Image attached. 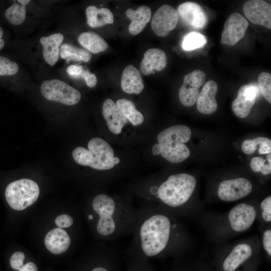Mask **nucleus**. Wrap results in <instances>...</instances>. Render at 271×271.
Listing matches in <instances>:
<instances>
[{
  "instance_id": "obj_1",
  "label": "nucleus",
  "mask_w": 271,
  "mask_h": 271,
  "mask_svg": "<svg viewBox=\"0 0 271 271\" xmlns=\"http://www.w3.org/2000/svg\"><path fill=\"white\" fill-rule=\"evenodd\" d=\"M138 210L127 252L145 258L179 255L193 248V237L178 218L150 202Z\"/></svg>"
},
{
  "instance_id": "obj_2",
  "label": "nucleus",
  "mask_w": 271,
  "mask_h": 271,
  "mask_svg": "<svg viewBox=\"0 0 271 271\" xmlns=\"http://www.w3.org/2000/svg\"><path fill=\"white\" fill-rule=\"evenodd\" d=\"M87 219L93 222L94 232L101 241L112 242L132 234L138 218V209L129 199L101 193L91 203Z\"/></svg>"
},
{
  "instance_id": "obj_3",
  "label": "nucleus",
  "mask_w": 271,
  "mask_h": 271,
  "mask_svg": "<svg viewBox=\"0 0 271 271\" xmlns=\"http://www.w3.org/2000/svg\"><path fill=\"white\" fill-rule=\"evenodd\" d=\"M197 179L191 174L170 175L159 185H152L144 195L177 218H196L204 211V205L194 197Z\"/></svg>"
},
{
  "instance_id": "obj_4",
  "label": "nucleus",
  "mask_w": 271,
  "mask_h": 271,
  "mask_svg": "<svg viewBox=\"0 0 271 271\" xmlns=\"http://www.w3.org/2000/svg\"><path fill=\"white\" fill-rule=\"evenodd\" d=\"M258 202L239 203L224 213L203 211L196 218L207 239L218 244L241 234L253 225Z\"/></svg>"
},
{
  "instance_id": "obj_5",
  "label": "nucleus",
  "mask_w": 271,
  "mask_h": 271,
  "mask_svg": "<svg viewBox=\"0 0 271 271\" xmlns=\"http://www.w3.org/2000/svg\"><path fill=\"white\" fill-rule=\"evenodd\" d=\"M216 257L220 260L223 271H235L240 265L257 255L260 251V237L254 234L232 242L216 244Z\"/></svg>"
},
{
  "instance_id": "obj_6",
  "label": "nucleus",
  "mask_w": 271,
  "mask_h": 271,
  "mask_svg": "<svg viewBox=\"0 0 271 271\" xmlns=\"http://www.w3.org/2000/svg\"><path fill=\"white\" fill-rule=\"evenodd\" d=\"M192 131L184 125H176L162 131L158 135L162 156L172 163H181L190 155L184 143L189 141Z\"/></svg>"
},
{
  "instance_id": "obj_7",
  "label": "nucleus",
  "mask_w": 271,
  "mask_h": 271,
  "mask_svg": "<svg viewBox=\"0 0 271 271\" xmlns=\"http://www.w3.org/2000/svg\"><path fill=\"white\" fill-rule=\"evenodd\" d=\"M88 150L79 147L72 152L74 161L78 164L99 171L108 170L115 166L114 151L103 139L94 138L88 143Z\"/></svg>"
},
{
  "instance_id": "obj_8",
  "label": "nucleus",
  "mask_w": 271,
  "mask_h": 271,
  "mask_svg": "<svg viewBox=\"0 0 271 271\" xmlns=\"http://www.w3.org/2000/svg\"><path fill=\"white\" fill-rule=\"evenodd\" d=\"M40 189L36 182L28 179L14 181L8 185L5 197L9 206L21 211L33 204L38 199Z\"/></svg>"
},
{
  "instance_id": "obj_9",
  "label": "nucleus",
  "mask_w": 271,
  "mask_h": 271,
  "mask_svg": "<svg viewBox=\"0 0 271 271\" xmlns=\"http://www.w3.org/2000/svg\"><path fill=\"white\" fill-rule=\"evenodd\" d=\"M40 90L42 95L47 99L66 105L76 104L81 99L78 90L58 79L45 81Z\"/></svg>"
},
{
  "instance_id": "obj_10",
  "label": "nucleus",
  "mask_w": 271,
  "mask_h": 271,
  "mask_svg": "<svg viewBox=\"0 0 271 271\" xmlns=\"http://www.w3.org/2000/svg\"><path fill=\"white\" fill-rule=\"evenodd\" d=\"M253 189L252 183L245 177L224 179L217 185L216 197L221 201L233 202L249 195Z\"/></svg>"
},
{
  "instance_id": "obj_11",
  "label": "nucleus",
  "mask_w": 271,
  "mask_h": 271,
  "mask_svg": "<svg viewBox=\"0 0 271 271\" xmlns=\"http://www.w3.org/2000/svg\"><path fill=\"white\" fill-rule=\"evenodd\" d=\"M206 75L200 70H195L185 76L179 91V99L185 106H191L197 101L200 88L204 84Z\"/></svg>"
},
{
  "instance_id": "obj_12",
  "label": "nucleus",
  "mask_w": 271,
  "mask_h": 271,
  "mask_svg": "<svg viewBox=\"0 0 271 271\" xmlns=\"http://www.w3.org/2000/svg\"><path fill=\"white\" fill-rule=\"evenodd\" d=\"M179 19L177 10L170 5H162L152 19V29L158 36L166 37L176 28Z\"/></svg>"
},
{
  "instance_id": "obj_13",
  "label": "nucleus",
  "mask_w": 271,
  "mask_h": 271,
  "mask_svg": "<svg viewBox=\"0 0 271 271\" xmlns=\"http://www.w3.org/2000/svg\"><path fill=\"white\" fill-rule=\"evenodd\" d=\"M248 26V21L241 14H232L225 22L221 34V44L235 45L244 36Z\"/></svg>"
},
{
  "instance_id": "obj_14",
  "label": "nucleus",
  "mask_w": 271,
  "mask_h": 271,
  "mask_svg": "<svg viewBox=\"0 0 271 271\" xmlns=\"http://www.w3.org/2000/svg\"><path fill=\"white\" fill-rule=\"evenodd\" d=\"M245 16L253 24L271 29V6L264 1L250 0L243 6Z\"/></svg>"
},
{
  "instance_id": "obj_15",
  "label": "nucleus",
  "mask_w": 271,
  "mask_h": 271,
  "mask_svg": "<svg viewBox=\"0 0 271 271\" xmlns=\"http://www.w3.org/2000/svg\"><path fill=\"white\" fill-rule=\"evenodd\" d=\"M181 21L186 25L196 29H202L206 25L207 16L202 7L194 2H185L177 10Z\"/></svg>"
},
{
  "instance_id": "obj_16",
  "label": "nucleus",
  "mask_w": 271,
  "mask_h": 271,
  "mask_svg": "<svg viewBox=\"0 0 271 271\" xmlns=\"http://www.w3.org/2000/svg\"><path fill=\"white\" fill-rule=\"evenodd\" d=\"M258 93L257 86L244 85L238 91L237 97L232 101V109L234 114L245 118L250 113Z\"/></svg>"
},
{
  "instance_id": "obj_17",
  "label": "nucleus",
  "mask_w": 271,
  "mask_h": 271,
  "mask_svg": "<svg viewBox=\"0 0 271 271\" xmlns=\"http://www.w3.org/2000/svg\"><path fill=\"white\" fill-rule=\"evenodd\" d=\"M217 90V84L213 80H209L204 84L196 101L197 108L199 112L210 114L217 110V103L215 96Z\"/></svg>"
},
{
  "instance_id": "obj_18",
  "label": "nucleus",
  "mask_w": 271,
  "mask_h": 271,
  "mask_svg": "<svg viewBox=\"0 0 271 271\" xmlns=\"http://www.w3.org/2000/svg\"><path fill=\"white\" fill-rule=\"evenodd\" d=\"M102 113L109 130L115 134L120 133L122 128L127 122V119L111 99L108 98L103 102Z\"/></svg>"
},
{
  "instance_id": "obj_19",
  "label": "nucleus",
  "mask_w": 271,
  "mask_h": 271,
  "mask_svg": "<svg viewBox=\"0 0 271 271\" xmlns=\"http://www.w3.org/2000/svg\"><path fill=\"white\" fill-rule=\"evenodd\" d=\"M167 62L165 52L160 49H148L144 54L140 64V70L145 75H149L153 71H161L166 66Z\"/></svg>"
},
{
  "instance_id": "obj_20",
  "label": "nucleus",
  "mask_w": 271,
  "mask_h": 271,
  "mask_svg": "<svg viewBox=\"0 0 271 271\" xmlns=\"http://www.w3.org/2000/svg\"><path fill=\"white\" fill-rule=\"evenodd\" d=\"M44 243L46 248L50 252L59 254L69 248L71 241L68 233L58 227L52 229L47 234Z\"/></svg>"
},
{
  "instance_id": "obj_21",
  "label": "nucleus",
  "mask_w": 271,
  "mask_h": 271,
  "mask_svg": "<svg viewBox=\"0 0 271 271\" xmlns=\"http://www.w3.org/2000/svg\"><path fill=\"white\" fill-rule=\"evenodd\" d=\"M122 90L128 94L141 93L144 84L140 71L134 66L129 65L124 68L121 80Z\"/></svg>"
},
{
  "instance_id": "obj_22",
  "label": "nucleus",
  "mask_w": 271,
  "mask_h": 271,
  "mask_svg": "<svg viewBox=\"0 0 271 271\" xmlns=\"http://www.w3.org/2000/svg\"><path fill=\"white\" fill-rule=\"evenodd\" d=\"M151 14V9L146 6H140L136 10L128 9L125 15L131 20L128 28L129 33L133 36L140 34L150 22Z\"/></svg>"
},
{
  "instance_id": "obj_23",
  "label": "nucleus",
  "mask_w": 271,
  "mask_h": 271,
  "mask_svg": "<svg viewBox=\"0 0 271 271\" xmlns=\"http://www.w3.org/2000/svg\"><path fill=\"white\" fill-rule=\"evenodd\" d=\"M63 38V36L61 33H56L40 38V41L43 46V57L49 65L54 66L58 61L59 47Z\"/></svg>"
},
{
  "instance_id": "obj_24",
  "label": "nucleus",
  "mask_w": 271,
  "mask_h": 271,
  "mask_svg": "<svg viewBox=\"0 0 271 271\" xmlns=\"http://www.w3.org/2000/svg\"><path fill=\"white\" fill-rule=\"evenodd\" d=\"M87 23L91 28L102 27L106 24H112L114 17L111 11L105 8L98 9L91 6L86 9Z\"/></svg>"
},
{
  "instance_id": "obj_25",
  "label": "nucleus",
  "mask_w": 271,
  "mask_h": 271,
  "mask_svg": "<svg viewBox=\"0 0 271 271\" xmlns=\"http://www.w3.org/2000/svg\"><path fill=\"white\" fill-rule=\"evenodd\" d=\"M79 44L87 51L94 54L106 51L108 45L99 34L88 31L81 33L78 38Z\"/></svg>"
},
{
  "instance_id": "obj_26",
  "label": "nucleus",
  "mask_w": 271,
  "mask_h": 271,
  "mask_svg": "<svg viewBox=\"0 0 271 271\" xmlns=\"http://www.w3.org/2000/svg\"><path fill=\"white\" fill-rule=\"evenodd\" d=\"M116 105L124 116L133 125L141 124L143 122V115L136 109L134 103L131 100L119 99L116 101Z\"/></svg>"
},
{
  "instance_id": "obj_27",
  "label": "nucleus",
  "mask_w": 271,
  "mask_h": 271,
  "mask_svg": "<svg viewBox=\"0 0 271 271\" xmlns=\"http://www.w3.org/2000/svg\"><path fill=\"white\" fill-rule=\"evenodd\" d=\"M59 52L61 57L67 62H87L91 58V55L88 51L67 43L63 44L60 47Z\"/></svg>"
},
{
  "instance_id": "obj_28",
  "label": "nucleus",
  "mask_w": 271,
  "mask_h": 271,
  "mask_svg": "<svg viewBox=\"0 0 271 271\" xmlns=\"http://www.w3.org/2000/svg\"><path fill=\"white\" fill-rule=\"evenodd\" d=\"M242 152L247 155L252 154L257 150L259 154H269L271 152V141L265 137L244 140L241 145Z\"/></svg>"
},
{
  "instance_id": "obj_29",
  "label": "nucleus",
  "mask_w": 271,
  "mask_h": 271,
  "mask_svg": "<svg viewBox=\"0 0 271 271\" xmlns=\"http://www.w3.org/2000/svg\"><path fill=\"white\" fill-rule=\"evenodd\" d=\"M26 16V6L15 2L7 8L4 12L6 21L13 25H20L25 20Z\"/></svg>"
},
{
  "instance_id": "obj_30",
  "label": "nucleus",
  "mask_w": 271,
  "mask_h": 271,
  "mask_svg": "<svg viewBox=\"0 0 271 271\" xmlns=\"http://www.w3.org/2000/svg\"><path fill=\"white\" fill-rule=\"evenodd\" d=\"M207 41L204 35L198 32H191L184 37L182 47L185 51H192L202 47Z\"/></svg>"
},
{
  "instance_id": "obj_31",
  "label": "nucleus",
  "mask_w": 271,
  "mask_h": 271,
  "mask_svg": "<svg viewBox=\"0 0 271 271\" xmlns=\"http://www.w3.org/2000/svg\"><path fill=\"white\" fill-rule=\"evenodd\" d=\"M260 225L271 223V196H268L258 203L256 218Z\"/></svg>"
},
{
  "instance_id": "obj_32",
  "label": "nucleus",
  "mask_w": 271,
  "mask_h": 271,
  "mask_svg": "<svg viewBox=\"0 0 271 271\" xmlns=\"http://www.w3.org/2000/svg\"><path fill=\"white\" fill-rule=\"evenodd\" d=\"M258 85L261 93L266 100L271 103V74L267 72H263L258 76Z\"/></svg>"
},
{
  "instance_id": "obj_33",
  "label": "nucleus",
  "mask_w": 271,
  "mask_h": 271,
  "mask_svg": "<svg viewBox=\"0 0 271 271\" xmlns=\"http://www.w3.org/2000/svg\"><path fill=\"white\" fill-rule=\"evenodd\" d=\"M261 248L269 257L271 256V223L260 225Z\"/></svg>"
},
{
  "instance_id": "obj_34",
  "label": "nucleus",
  "mask_w": 271,
  "mask_h": 271,
  "mask_svg": "<svg viewBox=\"0 0 271 271\" xmlns=\"http://www.w3.org/2000/svg\"><path fill=\"white\" fill-rule=\"evenodd\" d=\"M25 254L22 251L14 253L10 257V264L11 267L15 270H19L23 265Z\"/></svg>"
},
{
  "instance_id": "obj_35",
  "label": "nucleus",
  "mask_w": 271,
  "mask_h": 271,
  "mask_svg": "<svg viewBox=\"0 0 271 271\" xmlns=\"http://www.w3.org/2000/svg\"><path fill=\"white\" fill-rule=\"evenodd\" d=\"M55 223L59 228H68L73 224L74 219L70 215L64 214L57 216Z\"/></svg>"
},
{
  "instance_id": "obj_36",
  "label": "nucleus",
  "mask_w": 271,
  "mask_h": 271,
  "mask_svg": "<svg viewBox=\"0 0 271 271\" xmlns=\"http://www.w3.org/2000/svg\"><path fill=\"white\" fill-rule=\"evenodd\" d=\"M266 161L260 157H254L251 159L250 168L255 173H260Z\"/></svg>"
},
{
  "instance_id": "obj_37",
  "label": "nucleus",
  "mask_w": 271,
  "mask_h": 271,
  "mask_svg": "<svg viewBox=\"0 0 271 271\" xmlns=\"http://www.w3.org/2000/svg\"><path fill=\"white\" fill-rule=\"evenodd\" d=\"M80 77L85 79L87 85L89 87H93L97 84V80L96 76L94 74L90 73L88 70L83 69Z\"/></svg>"
},
{
  "instance_id": "obj_38",
  "label": "nucleus",
  "mask_w": 271,
  "mask_h": 271,
  "mask_svg": "<svg viewBox=\"0 0 271 271\" xmlns=\"http://www.w3.org/2000/svg\"><path fill=\"white\" fill-rule=\"evenodd\" d=\"M83 70V67L77 65H70L66 69L67 73L73 78L80 77Z\"/></svg>"
},
{
  "instance_id": "obj_39",
  "label": "nucleus",
  "mask_w": 271,
  "mask_h": 271,
  "mask_svg": "<svg viewBox=\"0 0 271 271\" xmlns=\"http://www.w3.org/2000/svg\"><path fill=\"white\" fill-rule=\"evenodd\" d=\"M266 161L267 163L264 164L263 165L262 170L261 171V174L262 176L268 175L271 173V154L270 153L268 154L266 156Z\"/></svg>"
},
{
  "instance_id": "obj_40",
  "label": "nucleus",
  "mask_w": 271,
  "mask_h": 271,
  "mask_svg": "<svg viewBox=\"0 0 271 271\" xmlns=\"http://www.w3.org/2000/svg\"><path fill=\"white\" fill-rule=\"evenodd\" d=\"M19 271H38V267L35 263L29 262L23 264L18 270Z\"/></svg>"
},
{
  "instance_id": "obj_41",
  "label": "nucleus",
  "mask_w": 271,
  "mask_h": 271,
  "mask_svg": "<svg viewBox=\"0 0 271 271\" xmlns=\"http://www.w3.org/2000/svg\"><path fill=\"white\" fill-rule=\"evenodd\" d=\"M4 31L0 26V51H1L5 46L6 42L4 39Z\"/></svg>"
},
{
  "instance_id": "obj_42",
  "label": "nucleus",
  "mask_w": 271,
  "mask_h": 271,
  "mask_svg": "<svg viewBox=\"0 0 271 271\" xmlns=\"http://www.w3.org/2000/svg\"><path fill=\"white\" fill-rule=\"evenodd\" d=\"M161 147L158 143L155 144L152 148V153L154 155L161 154Z\"/></svg>"
},
{
  "instance_id": "obj_43",
  "label": "nucleus",
  "mask_w": 271,
  "mask_h": 271,
  "mask_svg": "<svg viewBox=\"0 0 271 271\" xmlns=\"http://www.w3.org/2000/svg\"><path fill=\"white\" fill-rule=\"evenodd\" d=\"M90 271H109V270L108 268H105L104 266H98L93 268Z\"/></svg>"
},
{
  "instance_id": "obj_44",
  "label": "nucleus",
  "mask_w": 271,
  "mask_h": 271,
  "mask_svg": "<svg viewBox=\"0 0 271 271\" xmlns=\"http://www.w3.org/2000/svg\"><path fill=\"white\" fill-rule=\"evenodd\" d=\"M17 2H18V3L20 4L21 5L25 6L28 4H29L31 2V1H30V0H18V1H17Z\"/></svg>"
},
{
  "instance_id": "obj_45",
  "label": "nucleus",
  "mask_w": 271,
  "mask_h": 271,
  "mask_svg": "<svg viewBox=\"0 0 271 271\" xmlns=\"http://www.w3.org/2000/svg\"><path fill=\"white\" fill-rule=\"evenodd\" d=\"M119 161H120V160L117 157L114 158V163L115 165L118 164Z\"/></svg>"
}]
</instances>
